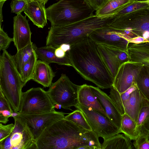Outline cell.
Masks as SVG:
<instances>
[{"label":"cell","mask_w":149,"mask_h":149,"mask_svg":"<svg viewBox=\"0 0 149 149\" xmlns=\"http://www.w3.org/2000/svg\"><path fill=\"white\" fill-rule=\"evenodd\" d=\"M69 54L72 67L85 80L102 89L113 85L114 79L102 60L96 44L88 36L71 45Z\"/></svg>","instance_id":"obj_1"},{"label":"cell","mask_w":149,"mask_h":149,"mask_svg":"<svg viewBox=\"0 0 149 149\" xmlns=\"http://www.w3.org/2000/svg\"><path fill=\"white\" fill-rule=\"evenodd\" d=\"M37 149H78L89 145L102 149L99 137L64 118L46 127L36 141Z\"/></svg>","instance_id":"obj_2"},{"label":"cell","mask_w":149,"mask_h":149,"mask_svg":"<svg viewBox=\"0 0 149 149\" xmlns=\"http://www.w3.org/2000/svg\"><path fill=\"white\" fill-rule=\"evenodd\" d=\"M113 19L112 17L100 18L93 14L69 24L51 26L46 38V45L56 48L64 44L71 46L88 36L94 31L107 26Z\"/></svg>","instance_id":"obj_3"},{"label":"cell","mask_w":149,"mask_h":149,"mask_svg":"<svg viewBox=\"0 0 149 149\" xmlns=\"http://www.w3.org/2000/svg\"><path fill=\"white\" fill-rule=\"evenodd\" d=\"M23 87L13 55L6 50L3 51L0 56V90L15 112L20 110Z\"/></svg>","instance_id":"obj_4"},{"label":"cell","mask_w":149,"mask_h":149,"mask_svg":"<svg viewBox=\"0 0 149 149\" xmlns=\"http://www.w3.org/2000/svg\"><path fill=\"white\" fill-rule=\"evenodd\" d=\"M94 11L84 0H59L46 8L47 19L51 26L81 20L93 15Z\"/></svg>","instance_id":"obj_5"},{"label":"cell","mask_w":149,"mask_h":149,"mask_svg":"<svg viewBox=\"0 0 149 149\" xmlns=\"http://www.w3.org/2000/svg\"><path fill=\"white\" fill-rule=\"evenodd\" d=\"M108 25L129 41L141 37L149 41V6L113 17Z\"/></svg>","instance_id":"obj_6"},{"label":"cell","mask_w":149,"mask_h":149,"mask_svg":"<svg viewBox=\"0 0 149 149\" xmlns=\"http://www.w3.org/2000/svg\"><path fill=\"white\" fill-rule=\"evenodd\" d=\"M80 86L72 82L65 74L52 83L47 91L54 105L59 104L61 108L73 111L70 107L79 104L78 93Z\"/></svg>","instance_id":"obj_7"},{"label":"cell","mask_w":149,"mask_h":149,"mask_svg":"<svg viewBox=\"0 0 149 149\" xmlns=\"http://www.w3.org/2000/svg\"><path fill=\"white\" fill-rule=\"evenodd\" d=\"M55 105L47 91L40 87L32 88L22 92L18 113L33 114L55 111Z\"/></svg>","instance_id":"obj_8"},{"label":"cell","mask_w":149,"mask_h":149,"mask_svg":"<svg viewBox=\"0 0 149 149\" xmlns=\"http://www.w3.org/2000/svg\"><path fill=\"white\" fill-rule=\"evenodd\" d=\"M65 114L55 110L33 114L18 113L13 117L17 120L28 131L36 141L46 127L64 118Z\"/></svg>","instance_id":"obj_9"},{"label":"cell","mask_w":149,"mask_h":149,"mask_svg":"<svg viewBox=\"0 0 149 149\" xmlns=\"http://www.w3.org/2000/svg\"><path fill=\"white\" fill-rule=\"evenodd\" d=\"M84 113L92 130L104 139L120 133L119 129L108 118L100 112L79 104L75 107Z\"/></svg>","instance_id":"obj_10"},{"label":"cell","mask_w":149,"mask_h":149,"mask_svg":"<svg viewBox=\"0 0 149 149\" xmlns=\"http://www.w3.org/2000/svg\"><path fill=\"white\" fill-rule=\"evenodd\" d=\"M10 135L0 143V149H37L36 141L28 131L16 119Z\"/></svg>","instance_id":"obj_11"},{"label":"cell","mask_w":149,"mask_h":149,"mask_svg":"<svg viewBox=\"0 0 149 149\" xmlns=\"http://www.w3.org/2000/svg\"><path fill=\"white\" fill-rule=\"evenodd\" d=\"M144 65L141 63L130 61L121 64L114 78L113 84L120 94L126 91L135 82Z\"/></svg>","instance_id":"obj_12"},{"label":"cell","mask_w":149,"mask_h":149,"mask_svg":"<svg viewBox=\"0 0 149 149\" xmlns=\"http://www.w3.org/2000/svg\"><path fill=\"white\" fill-rule=\"evenodd\" d=\"M88 36L96 44L128 51V41L108 25L94 31Z\"/></svg>","instance_id":"obj_13"},{"label":"cell","mask_w":149,"mask_h":149,"mask_svg":"<svg viewBox=\"0 0 149 149\" xmlns=\"http://www.w3.org/2000/svg\"><path fill=\"white\" fill-rule=\"evenodd\" d=\"M29 25L26 16L21 13L13 17V42L17 51L31 43Z\"/></svg>","instance_id":"obj_14"},{"label":"cell","mask_w":149,"mask_h":149,"mask_svg":"<svg viewBox=\"0 0 149 149\" xmlns=\"http://www.w3.org/2000/svg\"><path fill=\"white\" fill-rule=\"evenodd\" d=\"M142 95L141 106L136 123L139 134L133 143L136 149L140 144L149 139V100Z\"/></svg>","instance_id":"obj_15"},{"label":"cell","mask_w":149,"mask_h":149,"mask_svg":"<svg viewBox=\"0 0 149 149\" xmlns=\"http://www.w3.org/2000/svg\"><path fill=\"white\" fill-rule=\"evenodd\" d=\"M90 86L109 119L119 129L122 115L116 108L109 96L101 90L99 87L91 85Z\"/></svg>","instance_id":"obj_16"},{"label":"cell","mask_w":149,"mask_h":149,"mask_svg":"<svg viewBox=\"0 0 149 149\" xmlns=\"http://www.w3.org/2000/svg\"><path fill=\"white\" fill-rule=\"evenodd\" d=\"M96 45L102 60L114 79L122 64L118 56L120 49L102 44H96Z\"/></svg>","instance_id":"obj_17"},{"label":"cell","mask_w":149,"mask_h":149,"mask_svg":"<svg viewBox=\"0 0 149 149\" xmlns=\"http://www.w3.org/2000/svg\"><path fill=\"white\" fill-rule=\"evenodd\" d=\"M25 15L39 28H43L47 23L45 5L37 0H30L27 2L24 11Z\"/></svg>","instance_id":"obj_18"},{"label":"cell","mask_w":149,"mask_h":149,"mask_svg":"<svg viewBox=\"0 0 149 149\" xmlns=\"http://www.w3.org/2000/svg\"><path fill=\"white\" fill-rule=\"evenodd\" d=\"M78 101L79 104L91 108L109 118L98 98L92 91L90 85L86 84L80 85L78 93Z\"/></svg>","instance_id":"obj_19"},{"label":"cell","mask_w":149,"mask_h":149,"mask_svg":"<svg viewBox=\"0 0 149 149\" xmlns=\"http://www.w3.org/2000/svg\"><path fill=\"white\" fill-rule=\"evenodd\" d=\"M55 74L49 64L38 60L32 79L45 87H49Z\"/></svg>","instance_id":"obj_20"},{"label":"cell","mask_w":149,"mask_h":149,"mask_svg":"<svg viewBox=\"0 0 149 149\" xmlns=\"http://www.w3.org/2000/svg\"><path fill=\"white\" fill-rule=\"evenodd\" d=\"M56 49L51 46L37 47L35 49V51L38 58L49 64L55 63L61 65L72 66L69 56L63 58L57 57L55 54Z\"/></svg>","instance_id":"obj_21"},{"label":"cell","mask_w":149,"mask_h":149,"mask_svg":"<svg viewBox=\"0 0 149 149\" xmlns=\"http://www.w3.org/2000/svg\"><path fill=\"white\" fill-rule=\"evenodd\" d=\"M142 95L137 88L131 94L128 99L123 103L125 113L136 123L141 106Z\"/></svg>","instance_id":"obj_22"},{"label":"cell","mask_w":149,"mask_h":149,"mask_svg":"<svg viewBox=\"0 0 149 149\" xmlns=\"http://www.w3.org/2000/svg\"><path fill=\"white\" fill-rule=\"evenodd\" d=\"M102 149H132L133 148L130 140L119 133L104 139Z\"/></svg>","instance_id":"obj_23"},{"label":"cell","mask_w":149,"mask_h":149,"mask_svg":"<svg viewBox=\"0 0 149 149\" xmlns=\"http://www.w3.org/2000/svg\"><path fill=\"white\" fill-rule=\"evenodd\" d=\"M128 52L130 61L149 65V47L130 43L128 45Z\"/></svg>","instance_id":"obj_24"},{"label":"cell","mask_w":149,"mask_h":149,"mask_svg":"<svg viewBox=\"0 0 149 149\" xmlns=\"http://www.w3.org/2000/svg\"><path fill=\"white\" fill-rule=\"evenodd\" d=\"M135 0H108L102 7L95 11V15L100 18L111 17L123 6Z\"/></svg>","instance_id":"obj_25"},{"label":"cell","mask_w":149,"mask_h":149,"mask_svg":"<svg viewBox=\"0 0 149 149\" xmlns=\"http://www.w3.org/2000/svg\"><path fill=\"white\" fill-rule=\"evenodd\" d=\"M120 133L131 140H136L137 138L139 133L137 123L126 113L122 115L120 127Z\"/></svg>","instance_id":"obj_26"},{"label":"cell","mask_w":149,"mask_h":149,"mask_svg":"<svg viewBox=\"0 0 149 149\" xmlns=\"http://www.w3.org/2000/svg\"><path fill=\"white\" fill-rule=\"evenodd\" d=\"M36 47V45L32 42L22 49L17 51L16 54L13 55L15 65L19 74L24 65L31 58Z\"/></svg>","instance_id":"obj_27"},{"label":"cell","mask_w":149,"mask_h":149,"mask_svg":"<svg viewBox=\"0 0 149 149\" xmlns=\"http://www.w3.org/2000/svg\"><path fill=\"white\" fill-rule=\"evenodd\" d=\"M135 83L141 93L149 100V73L146 65L142 68Z\"/></svg>","instance_id":"obj_28"},{"label":"cell","mask_w":149,"mask_h":149,"mask_svg":"<svg viewBox=\"0 0 149 149\" xmlns=\"http://www.w3.org/2000/svg\"><path fill=\"white\" fill-rule=\"evenodd\" d=\"M38 58L35 51L30 59L24 65L20 73L23 87L29 81L32 79Z\"/></svg>","instance_id":"obj_29"},{"label":"cell","mask_w":149,"mask_h":149,"mask_svg":"<svg viewBox=\"0 0 149 149\" xmlns=\"http://www.w3.org/2000/svg\"><path fill=\"white\" fill-rule=\"evenodd\" d=\"M65 119L70 121L83 128L89 131L92 130L82 112L77 109L65 116Z\"/></svg>","instance_id":"obj_30"},{"label":"cell","mask_w":149,"mask_h":149,"mask_svg":"<svg viewBox=\"0 0 149 149\" xmlns=\"http://www.w3.org/2000/svg\"><path fill=\"white\" fill-rule=\"evenodd\" d=\"M148 6L149 4L147 3L141 2L135 0L124 5L111 17H118L139 9Z\"/></svg>","instance_id":"obj_31"},{"label":"cell","mask_w":149,"mask_h":149,"mask_svg":"<svg viewBox=\"0 0 149 149\" xmlns=\"http://www.w3.org/2000/svg\"><path fill=\"white\" fill-rule=\"evenodd\" d=\"M110 88L109 96L118 111L123 115L125 113V111L120 94L113 85Z\"/></svg>","instance_id":"obj_32"},{"label":"cell","mask_w":149,"mask_h":149,"mask_svg":"<svg viewBox=\"0 0 149 149\" xmlns=\"http://www.w3.org/2000/svg\"><path fill=\"white\" fill-rule=\"evenodd\" d=\"M27 4V2L23 0H12L10 6L11 12L17 14L24 11Z\"/></svg>","instance_id":"obj_33"},{"label":"cell","mask_w":149,"mask_h":149,"mask_svg":"<svg viewBox=\"0 0 149 149\" xmlns=\"http://www.w3.org/2000/svg\"><path fill=\"white\" fill-rule=\"evenodd\" d=\"M13 38L10 37L0 26V50H6L9 47Z\"/></svg>","instance_id":"obj_34"},{"label":"cell","mask_w":149,"mask_h":149,"mask_svg":"<svg viewBox=\"0 0 149 149\" xmlns=\"http://www.w3.org/2000/svg\"><path fill=\"white\" fill-rule=\"evenodd\" d=\"M14 126V124L13 123L4 125L1 123H0V143L3 141L10 135Z\"/></svg>","instance_id":"obj_35"},{"label":"cell","mask_w":149,"mask_h":149,"mask_svg":"<svg viewBox=\"0 0 149 149\" xmlns=\"http://www.w3.org/2000/svg\"><path fill=\"white\" fill-rule=\"evenodd\" d=\"M5 110H8L12 113L14 112L9 101L0 90V111Z\"/></svg>","instance_id":"obj_36"},{"label":"cell","mask_w":149,"mask_h":149,"mask_svg":"<svg viewBox=\"0 0 149 149\" xmlns=\"http://www.w3.org/2000/svg\"><path fill=\"white\" fill-rule=\"evenodd\" d=\"M88 5L96 11L104 6L108 0H84Z\"/></svg>","instance_id":"obj_37"},{"label":"cell","mask_w":149,"mask_h":149,"mask_svg":"<svg viewBox=\"0 0 149 149\" xmlns=\"http://www.w3.org/2000/svg\"><path fill=\"white\" fill-rule=\"evenodd\" d=\"M137 88L135 82L128 89L120 94V96L123 104L129 98L131 93Z\"/></svg>","instance_id":"obj_38"},{"label":"cell","mask_w":149,"mask_h":149,"mask_svg":"<svg viewBox=\"0 0 149 149\" xmlns=\"http://www.w3.org/2000/svg\"><path fill=\"white\" fill-rule=\"evenodd\" d=\"M12 113L10 111L6 110L0 111V123L6 124L9 121V118L12 117Z\"/></svg>","instance_id":"obj_39"},{"label":"cell","mask_w":149,"mask_h":149,"mask_svg":"<svg viewBox=\"0 0 149 149\" xmlns=\"http://www.w3.org/2000/svg\"><path fill=\"white\" fill-rule=\"evenodd\" d=\"M55 54L57 57L60 58L69 56V52H65L60 47L56 48L55 51Z\"/></svg>","instance_id":"obj_40"},{"label":"cell","mask_w":149,"mask_h":149,"mask_svg":"<svg viewBox=\"0 0 149 149\" xmlns=\"http://www.w3.org/2000/svg\"><path fill=\"white\" fill-rule=\"evenodd\" d=\"M149 41L143 37H137L131 38L129 41V43L139 44L142 43L149 42Z\"/></svg>","instance_id":"obj_41"},{"label":"cell","mask_w":149,"mask_h":149,"mask_svg":"<svg viewBox=\"0 0 149 149\" xmlns=\"http://www.w3.org/2000/svg\"><path fill=\"white\" fill-rule=\"evenodd\" d=\"M137 149H149V139L140 144Z\"/></svg>","instance_id":"obj_42"},{"label":"cell","mask_w":149,"mask_h":149,"mask_svg":"<svg viewBox=\"0 0 149 149\" xmlns=\"http://www.w3.org/2000/svg\"><path fill=\"white\" fill-rule=\"evenodd\" d=\"M78 149H99L97 147L89 145H86L81 147Z\"/></svg>","instance_id":"obj_43"},{"label":"cell","mask_w":149,"mask_h":149,"mask_svg":"<svg viewBox=\"0 0 149 149\" xmlns=\"http://www.w3.org/2000/svg\"><path fill=\"white\" fill-rule=\"evenodd\" d=\"M5 1H2L0 2V26H1V23L3 21V15L2 14V6H3V5L4 3L5 2Z\"/></svg>","instance_id":"obj_44"},{"label":"cell","mask_w":149,"mask_h":149,"mask_svg":"<svg viewBox=\"0 0 149 149\" xmlns=\"http://www.w3.org/2000/svg\"><path fill=\"white\" fill-rule=\"evenodd\" d=\"M138 44L140 45H141L149 47V42H145V43H141Z\"/></svg>","instance_id":"obj_45"},{"label":"cell","mask_w":149,"mask_h":149,"mask_svg":"<svg viewBox=\"0 0 149 149\" xmlns=\"http://www.w3.org/2000/svg\"><path fill=\"white\" fill-rule=\"evenodd\" d=\"M138 1H139L142 2H145L148 3L149 4V0H136Z\"/></svg>","instance_id":"obj_46"},{"label":"cell","mask_w":149,"mask_h":149,"mask_svg":"<svg viewBox=\"0 0 149 149\" xmlns=\"http://www.w3.org/2000/svg\"><path fill=\"white\" fill-rule=\"evenodd\" d=\"M42 2L44 5L47 3L49 0H37Z\"/></svg>","instance_id":"obj_47"},{"label":"cell","mask_w":149,"mask_h":149,"mask_svg":"<svg viewBox=\"0 0 149 149\" xmlns=\"http://www.w3.org/2000/svg\"><path fill=\"white\" fill-rule=\"evenodd\" d=\"M146 65V66H147V68H148V70L149 73V66H147V65Z\"/></svg>","instance_id":"obj_48"},{"label":"cell","mask_w":149,"mask_h":149,"mask_svg":"<svg viewBox=\"0 0 149 149\" xmlns=\"http://www.w3.org/2000/svg\"><path fill=\"white\" fill-rule=\"evenodd\" d=\"M7 0H0V2L2 1H6Z\"/></svg>","instance_id":"obj_49"},{"label":"cell","mask_w":149,"mask_h":149,"mask_svg":"<svg viewBox=\"0 0 149 149\" xmlns=\"http://www.w3.org/2000/svg\"><path fill=\"white\" fill-rule=\"evenodd\" d=\"M23 0L27 2H28V1H30V0Z\"/></svg>","instance_id":"obj_50"},{"label":"cell","mask_w":149,"mask_h":149,"mask_svg":"<svg viewBox=\"0 0 149 149\" xmlns=\"http://www.w3.org/2000/svg\"><path fill=\"white\" fill-rule=\"evenodd\" d=\"M147 66H149V65H147Z\"/></svg>","instance_id":"obj_51"},{"label":"cell","mask_w":149,"mask_h":149,"mask_svg":"<svg viewBox=\"0 0 149 149\" xmlns=\"http://www.w3.org/2000/svg\"></svg>","instance_id":"obj_52"}]
</instances>
